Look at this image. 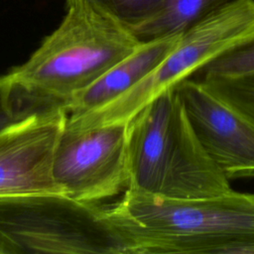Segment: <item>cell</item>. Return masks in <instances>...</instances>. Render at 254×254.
Segmentation results:
<instances>
[{"label":"cell","instance_id":"6da1fadb","mask_svg":"<svg viewBox=\"0 0 254 254\" xmlns=\"http://www.w3.org/2000/svg\"><path fill=\"white\" fill-rule=\"evenodd\" d=\"M127 167V189L141 192L195 198L231 190L198 140L175 87L128 122Z\"/></svg>","mask_w":254,"mask_h":254},{"label":"cell","instance_id":"7a4b0ae2","mask_svg":"<svg viewBox=\"0 0 254 254\" xmlns=\"http://www.w3.org/2000/svg\"><path fill=\"white\" fill-rule=\"evenodd\" d=\"M60 26L10 73L18 89L43 104H62L96 81L140 42L131 31L83 3L67 4Z\"/></svg>","mask_w":254,"mask_h":254},{"label":"cell","instance_id":"3957f363","mask_svg":"<svg viewBox=\"0 0 254 254\" xmlns=\"http://www.w3.org/2000/svg\"><path fill=\"white\" fill-rule=\"evenodd\" d=\"M4 254H142L136 226L112 207L63 193L0 198Z\"/></svg>","mask_w":254,"mask_h":254},{"label":"cell","instance_id":"277c9868","mask_svg":"<svg viewBox=\"0 0 254 254\" xmlns=\"http://www.w3.org/2000/svg\"><path fill=\"white\" fill-rule=\"evenodd\" d=\"M254 33V0H233L181 34L175 49L144 78L106 105L68 115L69 127L128 123L163 91L192 76L218 55Z\"/></svg>","mask_w":254,"mask_h":254},{"label":"cell","instance_id":"5b68a950","mask_svg":"<svg viewBox=\"0 0 254 254\" xmlns=\"http://www.w3.org/2000/svg\"><path fill=\"white\" fill-rule=\"evenodd\" d=\"M112 209L146 235L254 234V193L229 190L195 198H175L126 189Z\"/></svg>","mask_w":254,"mask_h":254},{"label":"cell","instance_id":"8992f818","mask_svg":"<svg viewBox=\"0 0 254 254\" xmlns=\"http://www.w3.org/2000/svg\"><path fill=\"white\" fill-rule=\"evenodd\" d=\"M127 127L64 125L52 162L53 179L63 194L96 203L127 189Z\"/></svg>","mask_w":254,"mask_h":254},{"label":"cell","instance_id":"52a82bcc","mask_svg":"<svg viewBox=\"0 0 254 254\" xmlns=\"http://www.w3.org/2000/svg\"><path fill=\"white\" fill-rule=\"evenodd\" d=\"M67 115L64 105L53 104L0 131V198L62 193L52 162Z\"/></svg>","mask_w":254,"mask_h":254},{"label":"cell","instance_id":"ba28073f","mask_svg":"<svg viewBox=\"0 0 254 254\" xmlns=\"http://www.w3.org/2000/svg\"><path fill=\"white\" fill-rule=\"evenodd\" d=\"M175 89L202 147L226 178H254V124L195 79Z\"/></svg>","mask_w":254,"mask_h":254},{"label":"cell","instance_id":"9c48e42d","mask_svg":"<svg viewBox=\"0 0 254 254\" xmlns=\"http://www.w3.org/2000/svg\"><path fill=\"white\" fill-rule=\"evenodd\" d=\"M180 37L181 34L140 43L132 53L67 102L68 115L98 109L133 87L175 49Z\"/></svg>","mask_w":254,"mask_h":254},{"label":"cell","instance_id":"30bf717a","mask_svg":"<svg viewBox=\"0 0 254 254\" xmlns=\"http://www.w3.org/2000/svg\"><path fill=\"white\" fill-rule=\"evenodd\" d=\"M233 0H167L162 11L131 30L140 42L180 35L191 25Z\"/></svg>","mask_w":254,"mask_h":254},{"label":"cell","instance_id":"8fae6325","mask_svg":"<svg viewBox=\"0 0 254 254\" xmlns=\"http://www.w3.org/2000/svg\"><path fill=\"white\" fill-rule=\"evenodd\" d=\"M251 73H254V33L212 59L190 78L201 80Z\"/></svg>","mask_w":254,"mask_h":254},{"label":"cell","instance_id":"7c38bea8","mask_svg":"<svg viewBox=\"0 0 254 254\" xmlns=\"http://www.w3.org/2000/svg\"><path fill=\"white\" fill-rule=\"evenodd\" d=\"M197 81L219 100L254 124V73L209 77Z\"/></svg>","mask_w":254,"mask_h":254},{"label":"cell","instance_id":"4fadbf2b","mask_svg":"<svg viewBox=\"0 0 254 254\" xmlns=\"http://www.w3.org/2000/svg\"><path fill=\"white\" fill-rule=\"evenodd\" d=\"M83 3L108 15L130 31L158 15L167 0H66Z\"/></svg>","mask_w":254,"mask_h":254},{"label":"cell","instance_id":"5bb4252c","mask_svg":"<svg viewBox=\"0 0 254 254\" xmlns=\"http://www.w3.org/2000/svg\"><path fill=\"white\" fill-rule=\"evenodd\" d=\"M19 91L20 89L17 88L10 72L0 76V131L17 123L34 111L47 107L19 108L15 96Z\"/></svg>","mask_w":254,"mask_h":254}]
</instances>
